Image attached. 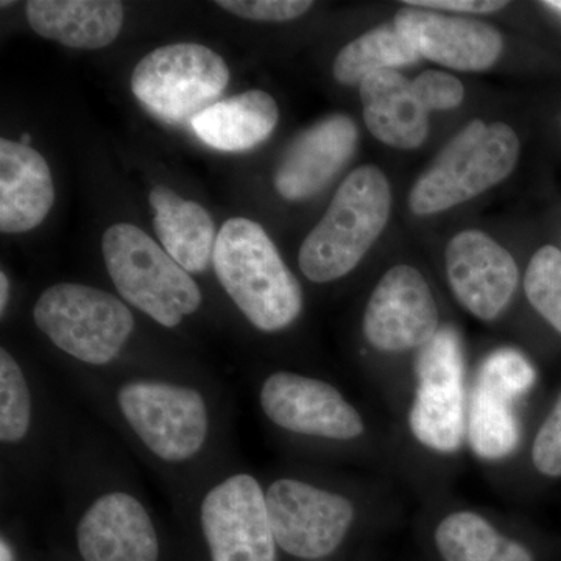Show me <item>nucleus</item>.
Masks as SVG:
<instances>
[{"label":"nucleus","mask_w":561,"mask_h":561,"mask_svg":"<svg viewBox=\"0 0 561 561\" xmlns=\"http://www.w3.org/2000/svg\"><path fill=\"white\" fill-rule=\"evenodd\" d=\"M278 121L275 99L268 92L250 90L214 103L191 125L206 146L221 151H243L271 138Z\"/></svg>","instance_id":"nucleus-21"},{"label":"nucleus","mask_w":561,"mask_h":561,"mask_svg":"<svg viewBox=\"0 0 561 561\" xmlns=\"http://www.w3.org/2000/svg\"><path fill=\"white\" fill-rule=\"evenodd\" d=\"M125 420L154 456L190 460L205 445L208 411L197 390L162 382L125 383L117 394Z\"/></svg>","instance_id":"nucleus-8"},{"label":"nucleus","mask_w":561,"mask_h":561,"mask_svg":"<svg viewBox=\"0 0 561 561\" xmlns=\"http://www.w3.org/2000/svg\"><path fill=\"white\" fill-rule=\"evenodd\" d=\"M364 119L376 139L397 149H416L430 133V113L421 105L412 81L383 69L359 84Z\"/></svg>","instance_id":"nucleus-19"},{"label":"nucleus","mask_w":561,"mask_h":561,"mask_svg":"<svg viewBox=\"0 0 561 561\" xmlns=\"http://www.w3.org/2000/svg\"><path fill=\"white\" fill-rule=\"evenodd\" d=\"M421 105L427 113L434 110H454L465 98L460 80L440 70H426L412 81Z\"/></svg>","instance_id":"nucleus-28"},{"label":"nucleus","mask_w":561,"mask_h":561,"mask_svg":"<svg viewBox=\"0 0 561 561\" xmlns=\"http://www.w3.org/2000/svg\"><path fill=\"white\" fill-rule=\"evenodd\" d=\"M394 25L412 41L420 57L451 69H489L504 47L501 33L485 22L419 7L398 11Z\"/></svg>","instance_id":"nucleus-15"},{"label":"nucleus","mask_w":561,"mask_h":561,"mask_svg":"<svg viewBox=\"0 0 561 561\" xmlns=\"http://www.w3.org/2000/svg\"><path fill=\"white\" fill-rule=\"evenodd\" d=\"M149 201L154 209V231L172 260L187 273L205 272L217 241L216 224L208 210L162 184L151 190Z\"/></svg>","instance_id":"nucleus-22"},{"label":"nucleus","mask_w":561,"mask_h":561,"mask_svg":"<svg viewBox=\"0 0 561 561\" xmlns=\"http://www.w3.org/2000/svg\"><path fill=\"white\" fill-rule=\"evenodd\" d=\"M530 305L561 334V251L546 245L531 256L524 278Z\"/></svg>","instance_id":"nucleus-26"},{"label":"nucleus","mask_w":561,"mask_h":561,"mask_svg":"<svg viewBox=\"0 0 561 561\" xmlns=\"http://www.w3.org/2000/svg\"><path fill=\"white\" fill-rule=\"evenodd\" d=\"M32 401L27 381L9 351L0 350V438L16 443L31 427Z\"/></svg>","instance_id":"nucleus-25"},{"label":"nucleus","mask_w":561,"mask_h":561,"mask_svg":"<svg viewBox=\"0 0 561 561\" xmlns=\"http://www.w3.org/2000/svg\"><path fill=\"white\" fill-rule=\"evenodd\" d=\"M440 330L430 284L411 265L390 268L373 290L364 332L376 350L401 353L421 348Z\"/></svg>","instance_id":"nucleus-12"},{"label":"nucleus","mask_w":561,"mask_h":561,"mask_svg":"<svg viewBox=\"0 0 561 561\" xmlns=\"http://www.w3.org/2000/svg\"><path fill=\"white\" fill-rule=\"evenodd\" d=\"M202 526L213 561H275L267 502L256 479L232 476L206 494Z\"/></svg>","instance_id":"nucleus-11"},{"label":"nucleus","mask_w":561,"mask_h":561,"mask_svg":"<svg viewBox=\"0 0 561 561\" xmlns=\"http://www.w3.org/2000/svg\"><path fill=\"white\" fill-rule=\"evenodd\" d=\"M213 264L224 289L257 330L280 331L300 316V283L256 221L243 217L225 221Z\"/></svg>","instance_id":"nucleus-1"},{"label":"nucleus","mask_w":561,"mask_h":561,"mask_svg":"<svg viewBox=\"0 0 561 561\" xmlns=\"http://www.w3.org/2000/svg\"><path fill=\"white\" fill-rule=\"evenodd\" d=\"M33 319L54 345L92 365L116 359L135 328L130 309L119 298L73 283L44 290Z\"/></svg>","instance_id":"nucleus-5"},{"label":"nucleus","mask_w":561,"mask_h":561,"mask_svg":"<svg viewBox=\"0 0 561 561\" xmlns=\"http://www.w3.org/2000/svg\"><path fill=\"white\" fill-rule=\"evenodd\" d=\"M265 415L283 430L332 440H353L364 432V421L330 383L279 371L261 390Z\"/></svg>","instance_id":"nucleus-13"},{"label":"nucleus","mask_w":561,"mask_h":561,"mask_svg":"<svg viewBox=\"0 0 561 561\" xmlns=\"http://www.w3.org/2000/svg\"><path fill=\"white\" fill-rule=\"evenodd\" d=\"M390 208V184L381 169L362 165L351 172L302 242L298 262L306 278L330 283L348 275L382 234Z\"/></svg>","instance_id":"nucleus-2"},{"label":"nucleus","mask_w":561,"mask_h":561,"mask_svg":"<svg viewBox=\"0 0 561 561\" xmlns=\"http://www.w3.org/2000/svg\"><path fill=\"white\" fill-rule=\"evenodd\" d=\"M216 3L243 20L261 22L291 21L313 7L308 0H219Z\"/></svg>","instance_id":"nucleus-27"},{"label":"nucleus","mask_w":561,"mask_h":561,"mask_svg":"<svg viewBox=\"0 0 561 561\" xmlns=\"http://www.w3.org/2000/svg\"><path fill=\"white\" fill-rule=\"evenodd\" d=\"M357 139L356 124L343 114L324 117L300 133L276 169L275 187L280 197L298 202L319 194L351 160Z\"/></svg>","instance_id":"nucleus-16"},{"label":"nucleus","mask_w":561,"mask_h":561,"mask_svg":"<svg viewBox=\"0 0 561 561\" xmlns=\"http://www.w3.org/2000/svg\"><path fill=\"white\" fill-rule=\"evenodd\" d=\"M534 365L518 350L501 348L482 362L468 408L467 430L476 456L501 460L519 443L515 401L534 387Z\"/></svg>","instance_id":"nucleus-9"},{"label":"nucleus","mask_w":561,"mask_h":561,"mask_svg":"<svg viewBox=\"0 0 561 561\" xmlns=\"http://www.w3.org/2000/svg\"><path fill=\"white\" fill-rule=\"evenodd\" d=\"M102 251L122 298L162 327H179L184 316L201 308L202 291L190 273L135 225L110 227Z\"/></svg>","instance_id":"nucleus-3"},{"label":"nucleus","mask_w":561,"mask_h":561,"mask_svg":"<svg viewBox=\"0 0 561 561\" xmlns=\"http://www.w3.org/2000/svg\"><path fill=\"white\" fill-rule=\"evenodd\" d=\"M446 271L461 306L481 320H494L518 287V265L485 232L461 231L446 249Z\"/></svg>","instance_id":"nucleus-14"},{"label":"nucleus","mask_w":561,"mask_h":561,"mask_svg":"<svg viewBox=\"0 0 561 561\" xmlns=\"http://www.w3.org/2000/svg\"><path fill=\"white\" fill-rule=\"evenodd\" d=\"M265 502L276 545L298 559L330 556L354 519L346 497L291 479L273 482Z\"/></svg>","instance_id":"nucleus-10"},{"label":"nucleus","mask_w":561,"mask_h":561,"mask_svg":"<svg viewBox=\"0 0 561 561\" xmlns=\"http://www.w3.org/2000/svg\"><path fill=\"white\" fill-rule=\"evenodd\" d=\"M405 5L419 7L427 10H454L463 11V13H493L504 9L507 2H497V0H405Z\"/></svg>","instance_id":"nucleus-30"},{"label":"nucleus","mask_w":561,"mask_h":561,"mask_svg":"<svg viewBox=\"0 0 561 561\" xmlns=\"http://www.w3.org/2000/svg\"><path fill=\"white\" fill-rule=\"evenodd\" d=\"M25 13L33 32L73 49H103L124 24V7L116 0H32Z\"/></svg>","instance_id":"nucleus-20"},{"label":"nucleus","mask_w":561,"mask_h":561,"mask_svg":"<svg viewBox=\"0 0 561 561\" xmlns=\"http://www.w3.org/2000/svg\"><path fill=\"white\" fill-rule=\"evenodd\" d=\"M420 58L412 41L393 22L364 33L343 47L335 58L332 72L339 83L354 87L373 72L412 65Z\"/></svg>","instance_id":"nucleus-24"},{"label":"nucleus","mask_w":561,"mask_h":561,"mask_svg":"<svg viewBox=\"0 0 561 561\" xmlns=\"http://www.w3.org/2000/svg\"><path fill=\"white\" fill-rule=\"evenodd\" d=\"M9 278H7L5 272H0V313H5L7 302H9Z\"/></svg>","instance_id":"nucleus-31"},{"label":"nucleus","mask_w":561,"mask_h":561,"mask_svg":"<svg viewBox=\"0 0 561 561\" xmlns=\"http://www.w3.org/2000/svg\"><path fill=\"white\" fill-rule=\"evenodd\" d=\"M0 5H2V9H7V7L11 5V2H2Z\"/></svg>","instance_id":"nucleus-35"},{"label":"nucleus","mask_w":561,"mask_h":561,"mask_svg":"<svg viewBox=\"0 0 561 561\" xmlns=\"http://www.w3.org/2000/svg\"><path fill=\"white\" fill-rule=\"evenodd\" d=\"M0 561H14L13 552H11L9 542L3 540L0 542Z\"/></svg>","instance_id":"nucleus-32"},{"label":"nucleus","mask_w":561,"mask_h":561,"mask_svg":"<svg viewBox=\"0 0 561 561\" xmlns=\"http://www.w3.org/2000/svg\"><path fill=\"white\" fill-rule=\"evenodd\" d=\"M20 142L24 144V146H28V144L32 142V136L27 135V133H25V135H22Z\"/></svg>","instance_id":"nucleus-34"},{"label":"nucleus","mask_w":561,"mask_h":561,"mask_svg":"<svg viewBox=\"0 0 561 561\" xmlns=\"http://www.w3.org/2000/svg\"><path fill=\"white\" fill-rule=\"evenodd\" d=\"M416 397L409 426L416 440L438 453L460 448L467 432L465 359L459 334L440 328L416 357Z\"/></svg>","instance_id":"nucleus-7"},{"label":"nucleus","mask_w":561,"mask_h":561,"mask_svg":"<svg viewBox=\"0 0 561 561\" xmlns=\"http://www.w3.org/2000/svg\"><path fill=\"white\" fill-rule=\"evenodd\" d=\"M435 545L445 561H534L523 545L472 512L446 516L435 530Z\"/></svg>","instance_id":"nucleus-23"},{"label":"nucleus","mask_w":561,"mask_h":561,"mask_svg":"<svg viewBox=\"0 0 561 561\" xmlns=\"http://www.w3.org/2000/svg\"><path fill=\"white\" fill-rule=\"evenodd\" d=\"M84 561H158V537L149 513L127 493L99 497L77 530Z\"/></svg>","instance_id":"nucleus-17"},{"label":"nucleus","mask_w":561,"mask_h":561,"mask_svg":"<svg viewBox=\"0 0 561 561\" xmlns=\"http://www.w3.org/2000/svg\"><path fill=\"white\" fill-rule=\"evenodd\" d=\"M230 69L203 44L158 47L136 65L131 90L153 116L169 124L194 121L227 90Z\"/></svg>","instance_id":"nucleus-6"},{"label":"nucleus","mask_w":561,"mask_h":561,"mask_svg":"<svg viewBox=\"0 0 561 561\" xmlns=\"http://www.w3.org/2000/svg\"><path fill=\"white\" fill-rule=\"evenodd\" d=\"M55 202L54 179L43 154L14 140H0V231L39 227Z\"/></svg>","instance_id":"nucleus-18"},{"label":"nucleus","mask_w":561,"mask_h":561,"mask_svg":"<svg viewBox=\"0 0 561 561\" xmlns=\"http://www.w3.org/2000/svg\"><path fill=\"white\" fill-rule=\"evenodd\" d=\"M542 5L549 7V9L561 14V0H548V2L542 3Z\"/></svg>","instance_id":"nucleus-33"},{"label":"nucleus","mask_w":561,"mask_h":561,"mask_svg":"<svg viewBox=\"0 0 561 561\" xmlns=\"http://www.w3.org/2000/svg\"><path fill=\"white\" fill-rule=\"evenodd\" d=\"M531 460L541 474L561 476V394L552 412L541 424L531 449Z\"/></svg>","instance_id":"nucleus-29"},{"label":"nucleus","mask_w":561,"mask_h":561,"mask_svg":"<svg viewBox=\"0 0 561 561\" xmlns=\"http://www.w3.org/2000/svg\"><path fill=\"white\" fill-rule=\"evenodd\" d=\"M518 157L519 139L512 127L472 121L420 176L409 205L419 216H427L468 202L507 179Z\"/></svg>","instance_id":"nucleus-4"}]
</instances>
